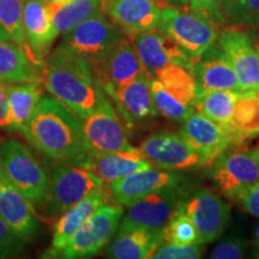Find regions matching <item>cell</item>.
Returning <instances> with one entry per match:
<instances>
[{"instance_id": "20", "label": "cell", "mask_w": 259, "mask_h": 259, "mask_svg": "<svg viewBox=\"0 0 259 259\" xmlns=\"http://www.w3.org/2000/svg\"><path fill=\"white\" fill-rule=\"evenodd\" d=\"M32 205L0 168V218L25 242H34L40 234V223Z\"/></svg>"}, {"instance_id": "4", "label": "cell", "mask_w": 259, "mask_h": 259, "mask_svg": "<svg viewBox=\"0 0 259 259\" xmlns=\"http://www.w3.org/2000/svg\"><path fill=\"white\" fill-rule=\"evenodd\" d=\"M157 29L167 34L193 58H199L216 44L219 35L216 23L205 16L191 9L168 5L161 10Z\"/></svg>"}, {"instance_id": "22", "label": "cell", "mask_w": 259, "mask_h": 259, "mask_svg": "<svg viewBox=\"0 0 259 259\" xmlns=\"http://www.w3.org/2000/svg\"><path fill=\"white\" fill-rule=\"evenodd\" d=\"M109 190L105 185L99 190L94 191L88 197L80 200L73 206H71L64 211L58 219L53 227V238L50 250L45 252L44 258H56L59 257L64 248L66 247L71 238L74 235L84 222L88 220L97 209L108 202Z\"/></svg>"}, {"instance_id": "31", "label": "cell", "mask_w": 259, "mask_h": 259, "mask_svg": "<svg viewBox=\"0 0 259 259\" xmlns=\"http://www.w3.org/2000/svg\"><path fill=\"white\" fill-rule=\"evenodd\" d=\"M97 10H100V0H73L69 4L54 8L53 24L57 36H64Z\"/></svg>"}, {"instance_id": "34", "label": "cell", "mask_w": 259, "mask_h": 259, "mask_svg": "<svg viewBox=\"0 0 259 259\" xmlns=\"http://www.w3.org/2000/svg\"><path fill=\"white\" fill-rule=\"evenodd\" d=\"M25 2L27 0H0V24L9 34L10 40L27 47L23 29Z\"/></svg>"}, {"instance_id": "36", "label": "cell", "mask_w": 259, "mask_h": 259, "mask_svg": "<svg viewBox=\"0 0 259 259\" xmlns=\"http://www.w3.org/2000/svg\"><path fill=\"white\" fill-rule=\"evenodd\" d=\"M203 245L189 244L178 245L171 242H162L151 254L154 259H198L202 257Z\"/></svg>"}, {"instance_id": "16", "label": "cell", "mask_w": 259, "mask_h": 259, "mask_svg": "<svg viewBox=\"0 0 259 259\" xmlns=\"http://www.w3.org/2000/svg\"><path fill=\"white\" fill-rule=\"evenodd\" d=\"M179 135L209 166L223 150L232 144H239L231 128L212 121L199 112H193L184 121Z\"/></svg>"}, {"instance_id": "48", "label": "cell", "mask_w": 259, "mask_h": 259, "mask_svg": "<svg viewBox=\"0 0 259 259\" xmlns=\"http://www.w3.org/2000/svg\"><path fill=\"white\" fill-rule=\"evenodd\" d=\"M0 144H2V136H0Z\"/></svg>"}, {"instance_id": "21", "label": "cell", "mask_w": 259, "mask_h": 259, "mask_svg": "<svg viewBox=\"0 0 259 259\" xmlns=\"http://www.w3.org/2000/svg\"><path fill=\"white\" fill-rule=\"evenodd\" d=\"M54 6L47 0H27L23 12L25 45L34 59L40 64L51 53L57 38L53 24Z\"/></svg>"}, {"instance_id": "10", "label": "cell", "mask_w": 259, "mask_h": 259, "mask_svg": "<svg viewBox=\"0 0 259 259\" xmlns=\"http://www.w3.org/2000/svg\"><path fill=\"white\" fill-rule=\"evenodd\" d=\"M138 150L154 167L160 169L184 171L209 166L180 135L171 132L150 135L139 144Z\"/></svg>"}, {"instance_id": "2", "label": "cell", "mask_w": 259, "mask_h": 259, "mask_svg": "<svg viewBox=\"0 0 259 259\" xmlns=\"http://www.w3.org/2000/svg\"><path fill=\"white\" fill-rule=\"evenodd\" d=\"M41 83L52 97L79 120L95 112L108 99L88 61L60 45L45 60Z\"/></svg>"}, {"instance_id": "24", "label": "cell", "mask_w": 259, "mask_h": 259, "mask_svg": "<svg viewBox=\"0 0 259 259\" xmlns=\"http://www.w3.org/2000/svg\"><path fill=\"white\" fill-rule=\"evenodd\" d=\"M162 242V232L119 225L115 238L107 245L106 254L114 259H147Z\"/></svg>"}, {"instance_id": "8", "label": "cell", "mask_w": 259, "mask_h": 259, "mask_svg": "<svg viewBox=\"0 0 259 259\" xmlns=\"http://www.w3.org/2000/svg\"><path fill=\"white\" fill-rule=\"evenodd\" d=\"M124 208L118 204H105L74 233L59 257L66 259L89 258L99 253L118 231Z\"/></svg>"}, {"instance_id": "27", "label": "cell", "mask_w": 259, "mask_h": 259, "mask_svg": "<svg viewBox=\"0 0 259 259\" xmlns=\"http://www.w3.org/2000/svg\"><path fill=\"white\" fill-rule=\"evenodd\" d=\"M40 82L6 83L8 102L15 131L23 134L44 96Z\"/></svg>"}, {"instance_id": "28", "label": "cell", "mask_w": 259, "mask_h": 259, "mask_svg": "<svg viewBox=\"0 0 259 259\" xmlns=\"http://www.w3.org/2000/svg\"><path fill=\"white\" fill-rule=\"evenodd\" d=\"M239 95L240 93L233 90L198 93L194 100L193 108L212 121L229 127Z\"/></svg>"}, {"instance_id": "46", "label": "cell", "mask_w": 259, "mask_h": 259, "mask_svg": "<svg viewBox=\"0 0 259 259\" xmlns=\"http://www.w3.org/2000/svg\"><path fill=\"white\" fill-rule=\"evenodd\" d=\"M252 153H253L254 154V156L255 157H257L258 158V160H259V142H258V143L257 144H255L254 145V147L253 148H252Z\"/></svg>"}, {"instance_id": "42", "label": "cell", "mask_w": 259, "mask_h": 259, "mask_svg": "<svg viewBox=\"0 0 259 259\" xmlns=\"http://www.w3.org/2000/svg\"><path fill=\"white\" fill-rule=\"evenodd\" d=\"M47 2H50L51 4L54 6V8H59V6L69 4V3L73 2V0H47Z\"/></svg>"}, {"instance_id": "33", "label": "cell", "mask_w": 259, "mask_h": 259, "mask_svg": "<svg viewBox=\"0 0 259 259\" xmlns=\"http://www.w3.org/2000/svg\"><path fill=\"white\" fill-rule=\"evenodd\" d=\"M162 236L164 242H171V244L189 245L198 242V232L196 226L190 216L180 208L177 209L174 215L162 229Z\"/></svg>"}, {"instance_id": "9", "label": "cell", "mask_w": 259, "mask_h": 259, "mask_svg": "<svg viewBox=\"0 0 259 259\" xmlns=\"http://www.w3.org/2000/svg\"><path fill=\"white\" fill-rule=\"evenodd\" d=\"M124 36V32L101 10H97L89 18L65 34L60 46L92 64Z\"/></svg>"}, {"instance_id": "3", "label": "cell", "mask_w": 259, "mask_h": 259, "mask_svg": "<svg viewBox=\"0 0 259 259\" xmlns=\"http://www.w3.org/2000/svg\"><path fill=\"white\" fill-rule=\"evenodd\" d=\"M0 168L34 205H48L51 178L27 147L15 139L2 142Z\"/></svg>"}, {"instance_id": "43", "label": "cell", "mask_w": 259, "mask_h": 259, "mask_svg": "<svg viewBox=\"0 0 259 259\" xmlns=\"http://www.w3.org/2000/svg\"><path fill=\"white\" fill-rule=\"evenodd\" d=\"M3 40H10V36L8 32H6L5 29L3 28V25L0 24V41Z\"/></svg>"}, {"instance_id": "29", "label": "cell", "mask_w": 259, "mask_h": 259, "mask_svg": "<svg viewBox=\"0 0 259 259\" xmlns=\"http://www.w3.org/2000/svg\"><path fill=\"white\" fill-rule=\"evenodd\" d=\"M229 128L232 130L239 143L247 138L259 136L258 93H240L236 100L234 114Z\"/></svg>"}, {"instance_id": "35", "label": "cell", "mask_w": 259, "mask_h": 259, "mask_svg": "<svg viewBox=\"0 0 259 259\" xmlns=\"http://www.w3.org/2000/svg\"><path fill=\"white\" fill-rule=\"evenodd\" d=\"M223 15L227 22L235 25H259V0H225Z\"/></svg>"}, {"instance_id": "44", "label": "cell", "mask_w": 259, "mask_h": 259, "mask_svg": "<svg viewBox=\"0 0 259 259\" xmlns=\"http://www.w3.org/2000/svg\"><path fill=\"white\" fill-rule=\"evenodd\" d=\"M167 3H170L171 5H186L189 4V0H167Z\"/></svg>"}, {"instance_id": "7", "label": "cell", "mask_w": 259, "mask_h": 259, "mask_svg": "<svg viewBox=\"0 0 259 259\" xmlns=\"http://www.w3.org/2000/svg\"><path fill=\"white\" fill-rule=\"evenodd\" d=\"M80 124L90 156L134 149L128 141L127 127L109 97L95 112L80 119Z\"/></svg>"}, {"instance_id": "18", "label": "cell", "mask_w": 259, "mask_h": 259, "mask_svg": "<svg viewBox=\"0 0 259 259\" xmlns=\"http://www.w3.org/2000/svg\"><path fill=\"white\" fill-rule=\"evenodd\" d=\"M162 8L156 0H100V10L127 37L156 29Z\"/></svg>"}, {"instance_id": "41", "label": "cell", "mask_w": 259, "mask_h": 259, "mask_svg": "<svg viewBox=\"0 0 259 259\" xmlns=\"http://www.w3.org/2000/svg\"><path fill=\"white\" fill-rule=\"evenodd\" d=\"M0 128H4L6 131H15L10 116L6 83L4 82H0Z\"/></svg>"}, {"instance_id": "15", "label": "cell", "mask_w": 259, "mask_h": 259, "mask_svg": "<svg viewBox=\"0 0 259 259\" xmlns=\"http://www.w3.org/2000/svg\"><path fill=\"white\" fill-rule=\"evenodd\" d=\"M216 44L234 67L241 93L259 94V56L250 35L238 28L229 27L219 32Z\"/></svg>"}, {"instance_id": "19", "label": "cell", "mask_w": 259, "mask_h": 259, "mask_svg": "<svg viewBox=\"0 0 259 259\" xmlns=\"http://www.w3.org/2000/svg\"><path fill=\"white\" fill-rule=\"evenodd\" d=\"M183 181V176L178 171L151 167L109 183V198L114 204L126 206L155 191L181 186Z\"/></svg>"}, {"instance_id": "30", "label": "cell", "mask_w": 259, "mask_h": 259, "mask_svg": "<svg viewBox=\"0 0 259 259\" xmlns=\"http://www.w3.org/2000/svg\"><path fill=\"white\" fill-rule=\"evenodd\" d=\"M155 78L160 80L164 88L177 99L193 107L194 100L198 94V84L192 69L171 64L162 69Z\"/></svg>"}, {"instance_id": "14", "label": "cell", "mask_w": 259, "mask_h": 259, "mask_svg": "<svg viewBox=\"0 0 259 259\" xmlns=\"http://www.w3.org/2000/svg\"><path fill=\"white\" fill-rule=\"evenodd\" d=\"M130 38L136 48L144 72L149 77H155L162 69L171 64L193 70L196 58L191 57L160 29L139 32Z\"/></svg>"}, {"instance_id": "40", "label": "cell", "mask_w": 259, "mask_h": 259, "mask_svg": "<svg viewBox=\"0 0 259 259\" xmlns=\"http://www.w3.org/2000/svg\"><path fill=\"white\" fill-rule=\"evenodd\" d=\"M236 199L240 200L246 211L259 219V184L251 187Z\"/></svg>"}, {"instance_id": "17", "label": "cell", "mask_w": 259, "mask_h": 259, "mask_svg": "<svg viewBox=\"0 0 259 259\" xmlns=\"http://www.w3.org/2000/svg\"><path fill=\"white\" fill-rule=\"evenodd\" d=\"M105 93L114 102L116 112L124 120L126 127L134 128L136 125L151 120L157 115L150 89V77L147 73L125 85L108 89Z\"/></svg>"}, {"instance_id": "11", "label": "cell", "mask_w": 259, "mask_h": 259, "mask_svg": "<svg viewBox=\"0 0 259 259\" xmlns=\"http://www.w3.org/2000/svg\"><path fill=\"white\" fill-rule=\"evenodd\" d=\"M179 208L192 220L202 245L218 240L231 219L229 205L208 189H199L185 197Z\"/></svg>"}, {"instance_id": "25", "label": "cell", "mask_w": 259, "mask_h": 259, "mask_svg": "<svg viewBox=\"0 0 259 259\" xmlns=\"http://www.w3.org/2000/svg\"><path fill=\"white\" fill-rule=\"evenodd\" d=\"M44 64L37 63L27 47L12 40L0 41V82H40Z\"/></svg>"}, {"instance_id": "45", "label": "cell", "mask_w": 259, "mask_h": 259, "mask_svg": "<svg viewBox=\"0 0 259 259\" xmlns=\"http://www.w3.org/2000/svg\"><path fill=\"white\" fill-rule=\"evenodd\" d=\"M254 240H255V246H257V248H258V255H259V223L257 225V228H255Z\"/></svg>"}, {"instance_id": "37", "label": "cell", "mask_w": 259, "mask_h": 259, "mask_svg": "<svg viewBox=\"0 0 259 259\" xmlns=\"http://www.w3.org/2000/svg\"><path fill=\"white\" fill-rule=\"evenodd\" d=\"M23 239L0 218V258L18 257L25 248Z\"/></svg>"}, {"instance_id": "39", "label": "cell", "mask_w": 259, "mask_h": 259, "mask_svg": "<svg viewBox=\"0 0 259 259\" xmlns=\"http://www.w3.org/2000/svg\"><path fill=\"white\" fill-rule=\"evenodd\" d=\"M246 245L241 240H228L221 242L213 248L210 258L212 259H239L244 258Z\"/></svg>"}, {"instance_id": "47", "label": "cell", "mask_w": 259, "mask_h": 259, "mask_svg": "<svg viewBox=\"0 0 259 259\" xmlns=\"http://www.w3.org/2000/svg\"><path fill=\"white\" fill-rule=\"evenodd\" d=\"M253 45H254L255 51H257V53H258V56H259V38H257V40L253 42Z\"/></svg>"}, {"instance_id": "1", "label": "cell", "mask_w": 259, "mask_h": 259, "mask_svg": "<svg viewBox=\"0 0 259 259\" xmlns=\"http://www.w3.org/2000/svg\"><path fill=\"white\" fill-rule=\"evenodd\" d=\"M24 137L51 160L82 164L90 157L80 120L54 97L42 96Z\"/></svg>"}, {"instance_id": "23", "label": "cell", "mask_w": 259, "mask_h": 259, "mask_svg": "<svg viewBox=\"0 0 259 259\" xmlns=\"http://www.w3.org/2000/svg\"><path fill=\"white\" fill-rule=\"evenodd\" d=\"M193 72L198 84V93L215 90L241 93L234 67L218 44H213L202 56L194 59Z\"/></svg>"}, {"instance_id": "6", "label": "cell", "mask_w": 259, "mask_h": 259, "mask_svg": "<svg viewBox=\"0 0 259 259\" xmlns=\"http://www.w3.org/2000/svg\"><path fill=\"white\" fill-rule=\"evenodd\" d=\"M107 184L88 168L76 163L58 162L51 168V193L48 213L52 218L88 197Z\"/></svg>"}, {"instance_id": "5", "label": "cell", "mask_w": 259, "mask_h": 259, "mask_svg": "<svg viewBox=\"0 0 259 259\" xmlns=\"http://www.w3.org/2000/svg\"><path fill=\"white\" fill-rule=\"evenodd\" d=\"M240 144H232L210 164L213 183L225 196L235 199L259 184V160Z\"/></svg>"}, {"instance_id": "38", "label": "cell", "mask_w": 259, "mask_h": 259, "mask_svg": "<svg viewBox=\"0 0 259 259\" xmlns=\"http://www.w3.org/2000/svg\"><path fill=\"white\" fill-rule=\"evenodd\" d=\"M223 2L225 0H189L190 9L205 16L213 23H227L223 15Z\"/></svg>"}, {"instance_id": "32", "label": "cell", "mask_w": 259, "mask_h": 259, "mask_svg": "<svg viewBox=\"0 0 259 259\" xmlns=\"http://www.w3.org/2000/svg\"><path fill=\"white\" fill-rule=\"evenodd\" d=\"M150 89L157 112L164 118L176 122H184L194 112L192 106L177 99L155 77H150Z\"/></svg>"}, {"instance_id": "26", "label": "cell", "mask_w": 259, "mask_h": 259, "mask_svg": "<svg viewBox=\"0 0 259 259\" xmlns=\"http://www.w3.org/2000/svg\"><path fill=\"white\" fill-rule=\"evenodd\" d=\"M82 166L92 170L108 185L113 181L151 168L153 164L141 154L138 148H134L100 156H90Z\"/></svg>"}, {"instance_id": "13", "label": "cell", "mask_w": 259, "mask_h": 259, "mask_svg": "<svg viewBox=\"0 0 259 259\" xmlns=\"http://www.w3.org/2000/svg\"><path fill=\"white\" fill-rule=\"evenodd\" d=\"M103 92L125 85L145 73L131 38L124 36L89 64Z\"/></svg>"}, {"instance_id": "49", "label": "cell", "mask_w": 259, "mask_h": 259, "mask_svg": "<svg viewBox=\"0 0 259 259\" xmlns=\"http://www.w3.org/2000/svg\"><path fill=\"white\" fill-rule=\"evenodd\" d=\"M258 27H259V25H258Z\"/></svg>"}, {"instance_id": "12", "label": "cell", "mask_w": 259, "mask_h": 259, "mask_svg": "<svg viewBox=\"0 0 259 259\" xmlns=\"http://www.w3.org/2000/svg\"><path fill=\"white\" fill-rule=\"evenodd\" d=\"M184 198L183 186L155 191L126 205L120 225L162 232Z\"/></svg>"}]
</instances>
